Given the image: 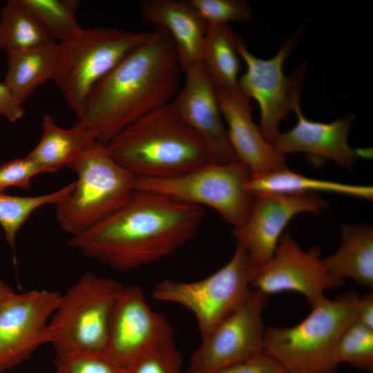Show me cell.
<instances>
[{
	"mask_svg": "<svg viewBox=\"0 0 373 373\" xmlns=\"http://www.w3.org/2000/svg\"><path fill=\"white\" fill-rule=\"evenodd\" d=\"M227 133L238 160L258 176L286 167L285 157L265 138L252 118L250 99L238 88L216 89Z\"/></svg>",
	"mask_w": 373,
	"mask_h": 373,
	"instance_id": "cell-17",
	"label": "cell"
},
{
	"mask_svg": "<svg viewBox=\"0 0 373 373\" xmlns=\"http://www.w3.org/2000/svg\"><path fill=\"white\" fill-rule=\"evenodd\" d=\"M202 217L200 206L135 189L124 204L71 236L68 245L116 270H131L177 251L195 236Z\"/></svg>",
	"mask_w": 373,
	"mask_h": 373,
	"instance_id": "cell-1",
	"label": "cell"
},
{
	"mask_svg": "<svg viewBox=\"0 0 373 373\" xmlns=\"http://www.w3.org/2000/svg\"><path fill=\"white\" fill-rule=\"evenodd\" d=\"M359 295L354 290L311 306L308 315L292 327L265 329L264 351L286 373H336L337 343L355 321Z\"/></svg>",
	"mask_w": 373,
	"mask_h": 373,
	"instance_id": "cell-4",
	"label": "cell"
},
{
	"mask_svg": "<svg viewBox=\"0 0 373 373\" xmlns=\"http://www.w3.org/2000/svg\"><path fill=\"white\" fill-rule=\"evenodd\" d=\"M23 104L3 82H0V115L10 122H16L23 117Z\"/></svg>",
	"mask_w": 373,
	"mask_h": 373,
	"instance_id": "cell-34",
	"label": "cell"
},
{
	"mask_svg": "<svg viewBox=\"0 0 373 373\" xmlns=\"http://www.w3.org/2000/svg\"><path fill=\"white\" fill-rule=\"evenodd\" d=\"M334 360L339 365L347 363L359 370L373 371V329L356 321L352 323L341 334L334 351Z\"/></svg>",
	"mask_w": 373,
	"mask_h": 373,
	"instance_id": "cell-28",
	"label": "cell"
},
{
	"mask_svg": "<svg viewBox=\"0 0 373 373\" xmlns=\"http://www.w3.org/2000/svg\"><path fill=\"white\" fill-rule=\"evenodd\" d=\"M257 268L246 249L237 242L231 259L212 274L192 282L162 280L155 285L152 296L158 301L177 304L190 311L203 338L244 299Z\"/></svg>",
	"mask_w": 373,
	"mask_h": 373,
	"instance_id": "cell-9",
	"label": "cell"
},
{
	"mask_svg": "<svg viewBox=\"0 0 373 373\" xmlns=\"http://www.w3.org/2000/svg\"><path fill=\"white\" fill-rule=\"evenodd\" d=\"M117 280L84 274L61 298L48 323L57 353L104 352L117 298Z\"/></svg>",
	"mask_w": 373,
	"mask_h": 373,
	"instance_id": "cell-6",
	"label": "cell"
},
{
	"mask_svg": "<svg viewBox=\"0 0 373 373\" xmlns=\"http://www.w3.org/2000/svg\"><path fill=\"white\" fill-rule=\"evenodd\" d=\"M57 291L15 293L0 305V372L29 359L51 343L48 323L61 298Z\"/></svg>",
	"mask_w": 373,
	"mask_h": 373,
	"instance_id": "cell-13",
	"label": "cell"
},
{
	"mask_svg": "<svg viewBox=\"0 0 373 373\" xmlns=\"http://www.w3.org/2000/svg\"><path fill=\"white\" fill-rule=\"evenodd\" d=\"M300 95L294 99L293 111L296 123L290 130L280 133L272 145L280 154L303 153L334 161L346 170L354 167L358 154L348 142L353 114L331 122L313 121L303 113Z\"/></svg>",
	"mask_w": 373,
	"mask_h": 373,
	"instance_id": "cell-18",
	"label": "cell"
},
{
	"mask_svg": "<svg viewBox=\"0 0 373 373\" xmlns=\"http://www.w3.org/2000/svg\"><path fill=\"white\" fill-rule=\"evenodd\" d=\"M106 145L137 178H174L213 161L203 140L169 104L133 122Z\"/></svg>",
	"mask_w": 373,
	"mask_h": 373,
	"instance_id": "cell-3",
	"label": "cell"
},
{
	"mask_svg": "<svg viewBox=\"0 0 373 373\" xmlns=\"http://www.w3.org/2000/svg\"><path fill=\"white\" fill-rule=\"evenodd\" d=\"M55 41L22 0H8L0 12V50L6 54Z\"/></svg>",
	"mask_w": 373,
	"mask_h": 373,
	"instance_id": "cell-25",
	"label": "cell"
},
{
	"mask_svg": "<svg viewBox=\"0 0 373 373\" xmlns=\"http://www.w3.org/2000/svg\"><path fill=\"white\" fill-rule=\"evenodd\" d=\"M173 338L166 318L153 311L139 286H123L111 316L104 353L125 368L154 345Z\"/></svg>",
	"mask_w": 373,
	"mask_h": 373,
	"instance_id": "cell-14",
	"label": "cell"
},
{
	"mask_svg": "<svg viewBox=\"0 0 373 373\" xmlns=\"http://www.w3.org/2000/svg\"><path fill=\"white\" fill-rule=\"evenodd\" d=\"M180 70L172 39L154 28L94 87L77 124L106 144L133 122L169 104L178 91Z\"/></svg>",
	"mask_w": 373,
	"mask_h": 373,
	"instance_id": "cell-2",
	"label": "cell"
},
{
	"mask_svg": "<svg viewBox=\"0 0 373 373\" xmlns=\"http://www.w3.org/2000/svg\"><path fill=\"white\" fill-rule=\"evenodd\" d=\"M207 23L248 22L252 12L242 0H189Z\"/></svg>",
	"mask_w": 373,
	"mask_h": 373,
	"instance_id": "cell-31",
	"label": "cell"
},
{
	"mask_svg": "<svg viewBox=\"0 0 373 373\" xmlns=\"http://www.w3.org/2000/svg\"><path fill=\"white\" fill-rule=\"evenodd\" d=\"M268 296L251 289L193 353L188 373H217L264 351L262 312Z\"/></svg>",
	"mask_w": 373,
	"mask_h": 373,
	"instance_id": "cell-11",
	"label": "cell"
},
{
	"mask_svg": "<svg viewBox=\"0 0 373 373\" xmlns=\"http://www.w3.org/2000/svg\"><path fill=\"white\" fill-rule=\"evenodd\" d=\"M343 285V280L327 270L319 247L304 251L286 232L273 257L257 268L251 289L268 296L287 291L298 293L312 306L325 298L327 290Z\"/></svg>",
	"mask_w": 373,
	"mask_h": 373,
	"instance_id": "cell-12",
	"label": "cell"
},
{
	"mask_svg": "<svg viewBox=\"0 0 373 373\" xmlns=\"http://www.w3.org/2000/svg\"><path fill=\"white\" fill-rule=\"evenodd\" d=\"M341 244L323 259L328 272L343 280L349 278L358 285L373 287V229L370 226L342 224Z\"/></svg>",
	"mask_w": 373,
	"mask_h": 373,
	"instance_id": "cell-21",
	"label": "cell"
},
{
	"mask_svg": "<svg viewBox=\"0 0 373 373\" xmlns=\"http://www.w3.org/2000/svg\"><path fill=\"white\" fill-rule=\"evenodd\" d=\"M73 187L72 182L55 191L35 196L0 193V225L10 246L15 249L17 233L35 210L48 204L57 205L68 197Z\"/></svg>",
	"mask_w": 373,
	"mask_h": 373,
	"instance_id": "cell-26",
	"label": "cell"
},
{
	"mask_svg": "<svg viewBox=\"0 0 373 373\" xmlns=\"http://www.w3.org/2000/svg\"><path fill=\"white\" fill-rule=\"evenodd\" d=\"M55 373H124L104 352L57 353Z\"/></svg>",
	"mask_w": 373,
	"mask_h": 373,
	"instance_id": "cell-30",
	"label": "cell"
},
{
	"mask_svg": "<svg viewBox=\"0 0 373 373\" xmlns=\"http://www.w3.org/2000/svg\"><path fill=\"white\" fill-rule=\"evenodd\" d=\"M15 293L11 287L0 280V305Z\"/></svg>",
	"mask_w": 373,
	"mask_h": 373,
	"instance_id": "cell-36",
	"label": "cell"
},
{
	"mask_svg": "<svg viewBox=\"0 0 373 373\" xmlns=\"http://www.w3.org/2000/svg\"><path fill=\"white\" fill-rule=\"evenodd\" d=\"M183 72V86L169 106L203 140L213 161L238 160L222 121L216 88L202 65L197 63Z\"/></svg>",
	"mask_w": 373,
	"mask_h": 373,
	"instance_id": "cell-16",
	"label": "cell"
},
{
	"mask_svg": "<svg viewBox=\"0 0 373 373\" xmlns=\"http://www.w3.org/2000/svg\"><path fill=\"white\" fill-rule=\"evenodd\" d=\"M247 188L254 195L263 193L307 194L313 192L332 193L363 198L373 199V187L367 185L306 177L286 167L258 176H251Z\"/></svg>",
	"mask_w": 373,
	"mask_h": 373,
	"instance_id": "cell-24",
	"label": "cell"
},
{
	"mask_svg": "<svg viewBox=\"0 0 373 373\" xmlns=\"http://www.w3.org/2000/svg\"><path fill=\"white\" fill-rule=\"evenodd\" d=\"M217 373H286L279 363L265 351Z\"/></svg>",
	"mask_w": 373,
	"mask_h": 373,
	"instance_id": "cell-33",
	"label": "cell"
},
{
	"mask_svg": "<svg viewBox=\"0 0 373 373\" xmlns=\"http://www.w3.org/2000/svg\"><path fill=\"white\" fill-rule=\"evenodd\" d=\"M61 54V44L55 41L8 53V68L3 82L23 104L37 88L55 79Z\"/></svg>",
	"mask_w": 373,
	"mask_h": 373,
	"instance_id": "cell-20",
	"label": "cell"
},
{
	"mask_svg": "<svg viewBox=\"0 0 373 373\" xmlns=\"http://www.w3.org/2000/svg\"><path fill=\"white\" fill-rule=\"evenodd\" d=\"M300 30L286 40L277 54L268 59L253 55L240 35L238 39V52L246 65L245 72L238 79V88L257 102L260 113L259 127L266 140L271 144L280 132V123L293 111L294 99L300 95L305 64L300 65L288 77L285 75L283 66Z\"/></svg>",
	"mask_w": 373,
	"mask_h": 373,
	"instance_id": "cell-10",
	"label": "cell"
},
{
	"mask_svg": "<svg viewBox=\"0 0 373 373\" xmlns=\"http://www.w3.org/2000/svg\"><path fill=\"white\" fill-rule=\"evenodd\" d=\"M151 32L113 27L83 28L60 43V64L54 81L76 117L94 87Z\"/></svg>",
	"mask_w": 373,
	"mask_h": 373,
	"instance_id": "cell-7",
	"label": "cell"
},
{
	"mask_svg": "<svg viewBox=\"0 0 373 373\" xmlns=\"http://www.w3.org/2000/svg\"><path fill=\"white\" fill-rule=\"evenodd\" d=\"M239 37L228 23H208L200 63L216 89L238 88Z\"/></svg>",
	"mask_w": 373,
	"mask_h": 373,
	"instance_id": "cell-23",
	"label": "cell"
},
{
	"mask_svg": "<svg viewBox=\"0 0 373 373\" xmlns=\"http://www.w3.org/2000/svg\"><path fill=\"white\" fill-rule=\"evenodd\" d=\"M77 175L68 197L55 205L61 229L81 233L112 213L135 189L136 177L119 164L106 145L95 141L68 166Z\"/></svg>",
	"mask_w": 373,
	"mask_h": 373,
	"instance_id": "cell-5",
	"label": "cell"
},
{
	"mask_svg": "<svg viewBox=\"0 0 373 373\" xmlns=\"http://www.w3.org/2000/svg\"><path fill=\"white\" fill-rule=\"evenodd\" d=\"M140 14L145 23L169 35L182 71L200 62L208 23L189 0H145Z\"/></svg>",
	"mask_w": 373,
	"mask_h": 373,
	"instance_id": "cell-19",
	"label": "cell"
},
{
	"mask_svg": "<svg viewBox=\"0 0 373 373\" xmlns=\"http://www.w3.org/2000/svg\"><path fill=\"white\" fill-rule=\"evenodd\" d=\"M355 321L373 329V294L359 297L356 309Z\"/></svg>",
	"mask_w": 373,
	"mask_h": 373,
	"instance_id": "cell-35",
	"label": "cell"
},
{
	"mask_svg": "<svg viewBox=\"0 0 373 373\" xmlns=\"http://www.w3.org/2000/svg\"><path fill=\"white\" fill-rule=\"evenodd\" d=\"M41 135L35 147L26 155L44 173L58 171L67 166L95 141L96 136L76 124L70 128L59 126L49 115L41 119Z\"/></svg>",
	"mask_w": 373,
	"mask_h": 373,
	"instance_id": "cell-22",
	"label": "cell"
},
{
	"mask_svg": "<svg viewBox=\"0 0 373 373\" xmlns=\"http://www.w3.org/2000/svg\"><path fill=\"white\" fill-rule=\"evenodd\" d=\"M36 15L52 38L65 42L83 28L76 17L79 2L75 0H22Z\"/></svg>",
	"mask_w": 373,
	"mask_h": 373,
	"instance_id": "cell-27",
	"label": "cell"
},
{
	"mask_svg": "<svg viewBox=\"0 0 373 373\" xmlns=\"http://www.w3.org/2000/svg\"><path fill=\"white\" fill-rule=\"evenodd\" d=\"M44 171L27 155L0 164V193L10 187L30 189L31 182Z\"/></svg>",
	"mask_w": 373,
	"mask_h": 373,
	"instance_id": "cell-32",
	"label": "cell"
},
{
	"mask_svg": "<svg viewBox=\"0 0 373 373\" xmlns=\"http://www.w3.org/2000/svg\"><path fill=\"white\" fill-rule=\"evenodd\" d=\"M182 359L173 338L161 341L124 368V373H181Z\"/></svg>",
	"mask_w": 373,
	"mask_h": 373,
	"instance_id": "cell-29",
	"label": "cell"
},
{
	"mask_svg": "<svg viewBox=\"0 0 373 373\" xmlns=\"http://www.w3.org/2000/svg\"><path fill=\"white\" fill-rule=\"evenodd\" d=\"M251 173L239 160L211 161L181 175L166 179L137 178L135 189L161 193L215 209L221 218L240 227L247 220L254 195L247 188Z\"/></svg>",
	"mask_w": 373,
	"mask_h": 373,
	"instance_id": "cell-8",
	"label": "cell"
},
{
	"mask_svg": "<svg viewBox=\"0 0 373 373\" xmlns=\"http://www.w3.org/2000/svg\"><path fill=\"white\" fill-rule=\"evenodd\" d=\"M327 207V202L314 193L256 195L247 220L233 229V234L258 267L273 257L293 218L305 212L319 213Z\"/></svg>",
	"mask_w": 373,
	"mask_h": 373,
	"instance_id": "cell-15",
	"label": "cell"
}]
</instances>
